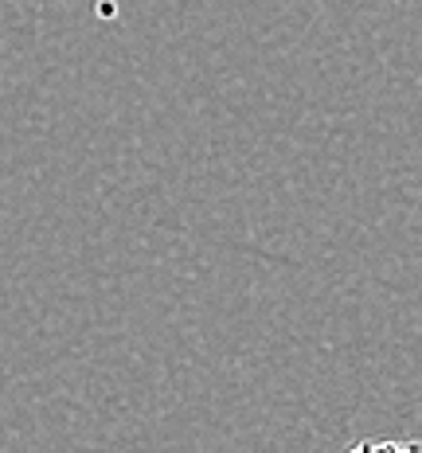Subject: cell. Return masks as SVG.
Segmentation results:
<instances>
[{
	"instance_id": "1",
	"label": "cell",
	"mask_w": 422,
	"mask_h": 453,
	"mask_svg": "<svg viewBox=\"0 0 422 453\" xmlns=\"http://www.w3.org/2000/svg\"><path fill=\"white\" fill-rule=\"evenodd\" d=\"M349 453H422L415 438H364L349 446Z\"/></svg>"
}]
</instances>
